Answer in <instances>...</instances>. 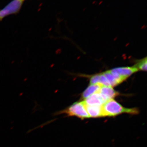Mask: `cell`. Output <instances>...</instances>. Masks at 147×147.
I'll use <instances>...</instances> for the list:
<instances>
[{
    "mask_svg": "<svg viewBox=\"0 0 147 147\" xmlns=\"http://www.w3.org/2000/svg\"><path fill=\"white\" fill-rule=\"evenodd\" d=\"M102 117H115L123 113L137 115L139 113L137 108H124L113 99L105 102L102 105Z\"/></svg>",
    "mask_w": 147,
    "mask_h": 147,
    "instance_id": "cell-1",
    "label": "cell"
},
{
    "mask_svg": "<svg viewBox=\"0 0 147 147\" xmlns=\"http://www.w3.org/2000/svg\"><path fill=\"white\" fill-rule=\"evenodd\" d=\"M61 114H65L68 116H75L81 119L90 118L84 101L75 102L68 108L55 113V115H57Z\"/></svg>",
    "mask_w": 147,
    "mask_h": 147,
    "instance_id": "cell-2",
    "label": "cell"
},
{
    "mask_svg": "<svg viewBox=\"0 0 147 147\" xmlns=\"http://www.w3.org/2000/svg\"><path fill=\"white\" fill-rule=\"evenodd\" d=\"M23 1L13 0L4 8L0 10V21L9 14L17 13L21 8Z\"/></svg>",
    "mask_w": 147,
    "mask_h": 147,
    "instance_id": "cell-3",
    "label": "cell"
},
{
    "mask_svg": "<svg viewBox=\"0 0 147 147\" xmlns=\"http://www.w3.org/2000/svg\"><path fill=\"white\" fill-rule=\"evenodd\" d=\"M138 71V69L134 66L132 67H118L110 70L111 73L117 74L124 80Z\"/></svg>",
    "mask_w": 147,
    "mask_h": 147,
    "instance_id": "cell-4",
    "label": "cell"
},
{
    "mask_svg": "<svg viewBox=\"0 0 147 147\" xmlns=\"http://www.w3.org/2000/svg\"><path fill=\"white\" fill-rule=\"evenodd\" d=\"M98 92L105 102L113 99L119 94L118 92L115 90L113 87L111 86H102Z\"/></svg>",
    "mask_w": 147,
    "mask_h": 147,
    "instance_id": "cell-5",
    "label": "cell"
},
{
    "mask_svg": "<svg viewBox=\"0 0 147 147\" xmlns=\"http://www.w3.org/2000/svg\"><path fill=\"white\" fill-rule=\"evenodd\" d=\"M84 102L87 105H94V106H102L105 102L102 98L98 92L86 98Z\"/></svg>",
    "mask_w": 147,
    "mask_h": 147,
    "instance_id": "cell-6",
    "label": "cell"
},
{
    "mask_svg": "<svg viewBox=\"0 0 147 147\" xmlns=\"http://www.w3.org/2000/svg\"><path fill=\"white\" fill-rule=\"evenodd\" d=\"M86 107L87 113L88 114L90 118H99L102 117V106H90L86 105Z\"/></svg>",
    "mask_w": 147,
    "mask_h": 147,
    "instance_id": "cell-7",
    "label": "cell"
},
{
    "mask_svg": "<svg viewBox=\"0 0 147 147\" xmlns=\"http://www.w3.org/2000/svg\"><path fill=\"white\" fill-rule=\"evenodd\" d=\"M101 86H102L99 84L90 85L88 87L82 94V98L85 99L92 94L98 92L99 91Z\"/></svg>",
    "mask_w": 147,
    "mask_h": 147,
    "instance_id": "cell-8",
    "label": "cell"
},
{
    "mask_svg": "<svg viewBox=\"0 0 147 147\" xmlns=\"http://www.w3.org/2000/svg\"><path fill=\"white\" fill-rule=\"evenodd\" d=\"M110 83V86L113 87L120 84L121 82L117 79L109 71H106L103 73Z\"/></svg>",
    "mask_w": 147,
    "mask_h": 147,
    "instance_id": "cell-9",
    "label": "cell"
},
{
    "mask_svg": "<svg viewBox=\"0 0 147 147\" xmlns=\"http://www.w3.org/2000/svg\"><path fill=\"white\" fill-rule=\"evenodd\" d=\"M138 70L146 71L147 70V59L146 58L143 59L142 60L138 63L136 65L134 66Z\"/></svg>",
    "mask_w": 147,
    "mask_h": 147,
    "instance_id": "cell-10",
    "label": "cell"
},
{
    "mask_svg": "<svg viewBox=\"0 0 147 147\" xmlns=\"http://www.w3.org/2000/svg\"><path fill=\"white\" fill-rule=\"evenodd\" d=\"M98 84H100L101 86H110V83L103 73L100 74L99 83Z\"/></svg>",
    "mask_w": 147,
    "mask_h": 147,
    "instance_id": "cell-11",
    "label": "cell"
},
{
    "mask_svg": "<svg viewBox=\"0 0 147 147\" xmlns=\"http://www.w3.org/2000/svg\"><path fill=\"white\" fill-rule=\"evenodd\" d=\"M99 77H100V74H96L92 76L90 80V84L94 85V84H98L99 83Z\"/></svg>",
    "mask_w": 147,
    "mask_h": 147,
    "instance_id": "cell-12",
    "label": "cell"
},
{
    "mask_svg": "<svg viewBox=\"0 0 147 147\" xmlns=\"http://www.w3.org/2000/svg\"><path fill=\"white\" fill-rule=\"evenodd\" d=\"M22 1H24V0H22Z\"/></svg>",
    "mask_w": 147,
    "mask_h": 147,
    "instance_id": "cell-13",
    "label": "cell"
}]
</instances>
